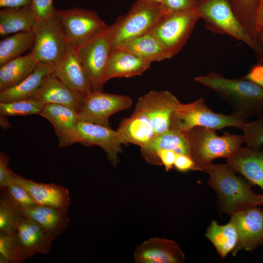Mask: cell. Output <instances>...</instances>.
<instances>
[{"label": "cell", "mask_w": 263, "mask_h": 263, "mask_svg": "<svg viewBox=\"0 0 263 263\" xmlns=\"http://www.w3.org/2000/svg\"><path fill=\"white\" fill-rule=\"evenodd\" d=\"M194 81L212 91L232 109L233 114L245 119L263 115V88L245 79L226 78L216 72L198 76Z\"/></svg>", "instance_id": "obj_1"}, {"label": "cell", "mask_w": 263, "mask_h": 263, "mask_svg": "<svg viewBox=\"0 0 263 263\" xmlns=\"http://www.w3.org/2000/svg\"><path fill=\"white\" fill-rule=\"evenodd\" d=\"M202 170L208 175V183L217 193L222 210L230 216L263 205L262 195L254 192L228 164L212 162L203 166Z\"/></svg>", "instance_id": "obj_2"}, {"label": "cell", "mask_w": 263, "mask_h": 263, "mask_svg": "<svg viewBox=\"0 0 263 263\" xmlns=\"http://www.w3.org/2000/svg\"><path fill=\"white\" fill-rule=\"evenodd\" d=\"M165 14L160 6L136 0L126 14L108 26L112 50L149 32Z\"/></svg>", "instance_id": "obj_3"}, {"label": "cell", "mask_w": 263, "mask_h": 263, "mask_svg": "<svg viewBox=\"0 0 263 263\" xmlns=\"http://www.w3.org/2000/svg\"><path fill=\"white\" fill-rule=\"evenodd\" d=\"M186 133L191 157L202 171L203 166L216 159H226L244 143L243 135L225 132L219 136L214 130L204 127H194Z\"/></svg>", "instance_id": "obj_4"}, {"label": "cell", "mask_w": 263, "mask_h": 263, "mask_svg": "<svg viewBox=\"0 0 263 263\" xmlns=\"http://www.w3.org/2000/svg\"><path fill=\"white\" fill-rule=\"evenodd\" d=\"M244 120L233 114L226 115L212 111L204 98L200 97L189 103H180L171 116L169 129L184 133L196 127L214 130L229 127L241 129Z\"/></svg>", "instance_id": "obj_5"}, {"label": "cell", "mask_w": 263, "mask_h": 263, "mask_svg": "<svg viewBox=\"0 0 263 263\" xmlns=\"http://www.w3.org/2000/svg\"><path fill=\"white\" fill-rule=\"evenodd\" d=\"M197 9L208 30L216 34L229 36L257 52L256 41L240 22L230 0H199Z\"/></svg>", "instance_id": "obj_6"}, {"label": "cell", "mask_w": 263, "mask_h": 263, "mask_svg": "<svg viewBox=\"0 0 263 263\" xmlns=\"http://www.w3.org/2000/svg\"><path fill=\"white\" fill-rule=\"evenodd\" d=\"M32 31L35 36L30 53L34 60L54 68L63 58L68 44L56 14L44 19L36 20Z\"/></svg>", "instance_id": "obj_7"}, {"label": "cell", "mask_w": 263, "mask_h": 263, "mask_svg": "<svg viewBox=\"0 0 263 263\" xmlns=\"http://www.w3.org/2000/svg\"><path fill=\"white\" fill-rule=\"evenodd\" d=\"M200 19L197 8L166 14L149 32L173 56L182 49Z\"/></svg>", "instance_id": "obj_8"}, {"label": "cell", "mask_w": 263, "mask_h": 263, "mask_svg": "<svg viewBox=\"0 0 263 263\" xmlns=\"http://www.w3.org/2000/svg\"><path fill=\"white\" fill-rule=\"evenodd\" d=\"M66 38L77 49L104 31L107 25L94 12L79 7L56 9Z\"/></svg>", "instance_id": "obj_9"}, {"label": "cell", "mask_w": 263, "mask_h": 263, "mask_svg": "<svg viewBox=\"0 0 263 263\" xmlns=\"http://www.w3.org/2000/svg\"><path fill=\"white\" fill-rule=\"evenodd\" d=\"M107 28L76 49L93 91H103L106 83L105 77L112 50Z\"/></svg>", "instance_id": "obj_10"}, {"label": "cell", "mask_w": 263, "mask_h": 263, "mask_svg": "<svg viewBox=\"0 0 263 263\" xmlns=\"http://www.w3.org/2000/svg\"><path fill=\"white\" fill-rule=\"evenodd\" d=\"M128 96L93 91L84 96L78 113L79 120L110 127V117L132 105Z\"/></svg>", "instance_id": "obj_11"}, {"label": "cell", "mask_w": 263, "mask_h": 263, "mask_svg": "<svg viewBox=\"0 0 263 263\" xmlns=\"http://www.w3.org/2000/svg\"><path fill=\"white\" fill-rule=\"evenodd\" d=\"M180 103L170 91H151L138 98L134 109L148 117L155 136L169 129L171 116Z\"/></svg>", "instance_id": "obj_12"}, {"label": "cell", "mask_w": 263, "mask_h": 263, "mask_svg": "<svg viewBox=\"0 0 263 263\" xmlns=\"http://www.w3.org/2000/svg\"><path fill=\"white\" fill-rule=\"evenodd\" d=\"M78 143L101 147L113 165L118 163L123 141L117 131L102 125L79 120L77 125Z\"/></svg>", "instance_id": "obj_13"}, {"label": "cell", "mask_w": 263, "mask_h": 263, "mask_svg": "<svg viewBox=\"0 0 263 263\" xmlns=\"http://www.w3.org/2000/svg\"><path fill=\"white\" fill-rule=\"evenodd\" d=\"M229 222L238 233V250L253 251L263 245V211L258 206L234 213Z\"/></svg>", "instance_id": "obj_14"}, {"label": "cell", "mask_w": 263, "mask_h": 263, "mask_svg": "<svg viewBox=\"0 0 263 263\" xmlns=\"http://www.w3.org/2000/svg\"><path fill=\"white\" fill-rule=\"evenodd\" d=\"M39 115L46 119L53 126L59 148H65L78 143V113L64 105L47 104Z\"/></svg>", "instance_id": "obj_15"}, {"label": "cell", "mask_w": 263, "mask_h": 263, "mask_svg": "<svg viewBox=\"0 0 263 263\" xmlns=\"http://www.w3.org/2000/svg\"><path fill=\"white\" fill-rule=\"evenodd\" d=\"M11 182L22 187L36 205L53 207L68 212L71 199L69 190L54 183L36 182L19 176L13 171Z\"/></svg>", "instance_id": "obj_16"}, {"label": "cell", "mask_w": 263, "mask_h": 263, "mask_svg": "<svg viewBox=\"0 0 263 263\" xmlns=\"http://www.w3.org/2000/svg\"><path fill=\"white\" fill-rule=\"evenodd\" d=\"M53 74L70 89L84 96L93 91L76 49L69 42L63 58Z\"/></svg>", "instance_id": "obj_17"}, {"label": "cell", "mask_w": 263, "mask_h": 263, "mask_svg": "<svg viewBox=\"0 0 263 263\" xmlns=\"http://www.w3.org/2000/svg\"><path fill=\"white\" fill-rule=\"evenodd\" d=\"M134 258L137 263H180L184 261L185 255L174 241L154 238L137 246Z\"/></svg>", "instance_id": "obj_18"}, {"label": "cell", "mask_w": 263, "mask_h": 263, "mask_svg": "<svg viewBox=\"0 0 263 263\" xmlns=\"http://www.w3.org/2000/svg\"><path fill=\"white\" fill-rule=\"evenodd\" d=\"M16 236L27 258L50 253L55 239L34 221L24 216L20 220Z\"/></svg>", "instance_id": "obj_19"}, {"label": "cell", "mask_w": 263, "mask_h": 263, "mask_svg": "<svg viewBox=\"0 0 263 263\" xmlns=\"http://www.w3.org/2000/svg\"><path fill=\"white\" fill-rule=\"evenodd\" d=\"M84 96L73 91L50 74L37 93L32 97L43 105L56 104L65 106L77 113L82 105Z\"/></svg>", "instance_id": "obj_20"}, {"label": "cell", "mask_w": 263, "mask_h": 263, "mask_svg": "<svg viewBox=\"0 0 263 263\" xmlns=\"http://www.w3.org/2000/svg\"><path fill=\"white\" fill-rule=\"evenodd\" d=\"M226 159L236 172L263 190V150L241 147Z\"/></svg>", "instance_id": "obj_21"}, {"label": "cell", "mask_w": 263, "mask_h": 263, "mask_svg": "<svg viewBox=\"0 0 263 263\" xmlns=\"http://www.w3.org/2000/svg\"><path fill=\"white\" fill-rule=\"evenodd\" d=\"M152 62L123 49L112 50L105 81L113 78L130 77L142 75Z\"/></svg>", "instance_id": "obj_22"}, {"label": "cell", "mask_w": 263, "mask_h": 263, "mask_svg": "<svg viewBox=\"0 0 263 263\" xmlns=\"http://www.w3.org/2000/svg\"><path fill=\"white\" fill-rule=\"evenodd\" d=\"M20 210L55 239L64 232L71 222L68 212L49 206L35 205Z\"/></svg>", "instance_id": "obj_23"}, {"label": "cell", "mask_w": 263, "mask_h": 263, "mask_svg": "<svg viewBox=\"0 0 263 263\" xmlns=\"http://www.w3.org/2000/svg\"><path fill=\"white\" fill-rule=\"evenodd\" d=\"M160 150L174 151L177 154L191 156L189 143L186 133L169 129L155 135L147 144L141 148L143 158L155 165V155Z\"/></svg>", "instance_id": "obj_24"}, {"label": "cell", "mask_w": 263, "mask_h": 263, "mask_svg": "<svg viewBox=\"0 0 263 263\" xmlns=\"http://www.w3.org/2000/svg\"><path fill=\"white\" fill-rule=\"evenodd\" d=\"M116 131L124 144L132 143L140 148L155 136L149 119L144 113L135 109L130 117L122 119Z\"/></svg>", "instance_id": "obj_25"}, {"label": "cell", "mask_w": 263, "mask_h": 263, "mask_svg": "<svg viewBox=\"0 0 263 263\" xmlns=\"http://www.w3.org/2000/svg\"><path fill=\"white\" fill-rule=\"evenodd\" d=\"M54 69L50 65L38 63L33 72L20 83L0 92V102L32 98Z\"/></svg>", "instance_id": "obj_26"}, {"label": "cell", "mask_w": 263, "mask_h": 263, "mask_svg": "<svg viewBox=\"0 0 263 263\" xmlns=\"http://www.w3.org/2000/svg\"><path fill=\"white\" fill-rule=\"evenodd\" d=\"M36 21L31 5L0 10V36L32 31Z\"/></svg>", "instance_id": "obj_27"}, {"label": "cell", "mask_w": 263, "mask_h": 263, "mask_svg": "<svg viewBox=\"0 0 263 263\" xmlns=\"http://www.w3.org/2000/svg\"><path fill=\"white\" fill-rule=\"evenodd\" d=\"M38 63L31 53L13 59L0 68V92L13 87L27 77Z\"/></svg>", "instance_id": "obj_28"}, {"label": "cell", "mask_w": 263, "mask_h": 263, "mask_svg": "<svg viewBox=\"0 0 263 263\" xmlns=\"http://www.w3.org/2000/svg\"><path fill=\"white\" fill-rule=\"evenodd\" d=\"M205 236L213 244L222 258L226 257L230 252L234 255L238 251V233L230 222L226 225H220L215 221H212Z\"/></svg>", "instance_id": "obj_29"}, {"label": "cell", "mask_w": 263, "mask_h": 263, "mask_svg": "<svg viewBox=\"0 0 263 263\" xmlns=\"http://www.w3.org/2000/svg\"><path fill=\"white\" fill-rule=\"evenodd\" d=\"M118 49L130 51L151 62L162 61L172 57L150 32L134 38Z\"/></svg>", "instance_id": "obj_30"}, {"label": "cell", "mask_w": 263, "mask_h": 263, "mask_svg": "<svg viewBox=\"0 0 263 263\" xmlns=\"http://www.w3.org/2000/svg\"><path fill=\"white\" fill-rule=\"evenodd\" d=\"M35 36L33 31L21 32L6 38L0 42V66L21 56L33 47Z\"/></svg>", "instance_id": "obj_31"}, {"label": "cell", "mask_w": 263, "mask_h": 263, "mask_svg": "<svg viewBox=\"0 0 263 263\" xmlns=\"http://www.w3.org/2000/svg\"><path fill=\"white\" fill-rule=\"evenodd\" d=\"M0 189V232L16 235L24 215L10 198L7 188Z\"/></svg>", "instance_id": "obj_32"}, {"label": "cell", "mask_w": 263, "mask_h": 263, "mask_svg": "<svg viewBox=\"0 0 263 263\" xmlns=\"http://www.w3.org/2000/svg\"><path fill=\"white\" fill-rule=\"evenodd\" d=\"M261 0H230L233 9L240 22L255 40L257 36L256 17Z\"/></svg>", "instance_id": "obj_33"}, {"label": "cell", "mask_w": 263, "mask_h": 263, "mask_svg": "<svg viewBox=\"0 0 263 263\" xmlns=\"http://www.w3.org/2000/svg\"><path fill=\"white\" fill-rule=\"evenodd\" d=\"M44 105L30 98L8 102H0L2 117L39 115Z\"/></svg>", "instance_id": "obj_34"}, {"label": "cell", "mask_w": 263, "mask_h": 263, "mask_svg": "<svg viewBox=\"0 0 263 263\" xmlns=\"http://www.w3.org/2000/svg\"><path fill=\"white\" fill-rule=\"evenodd\" d=\"M26 259L16 234L0 232V263H22Z\"/></svg>", "instance_id": "obj_35"}, {"label": "cell", "mask_w": 263, "mask_h": 263, "mask_svg": "<svg viewBox=\"0 0 263 263\" xmlns=\"http://www.w3.org/2000/svg\"><path fill=\"white\" fill-rule=\"evenodd\" d=\"M241 130L243 132L244 143L246 147L261 149L263 145V115L255 120L244 122Z\"/></svg>", "instance_id": "obj_36"}, {"label": "cell", "mask_w": 263, "mask_h": 263, "mask_svg": "<svg viewBox=\"0 0 263 263\" xmlns=\"http://www.w3.org/2000/svg\"><path fill=\"white\" fill-rule=\"evenodd\" d=\"M7 189L10 198L19 209L36 205L30 195L20 185L11 182Z\"/></svg>", "instance_id": "obj_37"}, {"label": "cell", "mask_w": 263, "mask_h": 263, "mask_svg": "<svg viewBox=\"0 0 263 263\" xmlns=\"http://www.w3.org/2000/svg\"><path fill=\"white\" fill-rule=\"evenodd\" d=\"M199 0H164L161 6L165 14L197 8Z\"/></svg>", "instance_id": "obj_38"}, {"label": "cell", "mask_w": 263, "mask_h": 263, "mask_svg": "<svg viewBox=\"0 0 263 263\" xmlns=\"http://www.w3.org/2000/svg\"><path fill=\"white\" fill-rule=\"evenodd\" d=\"M31 6L36 20L46 19L56 14L53 0H32Z\"/></svg>", "instance_id": "obj_39"}, {"label": "cell", "mask_w": 263, "mask_h": 263, "mask_svg": "<svg viewBox=\"0 0 263 263\" xmlns=\"http://www.w3.org/2000/svg\"><path fill=\"white\" fill-rule=\"evenodd\" d=\"M9 158L7 154L0 153V188H6L11 183L13 171L9 168Z\"/></svg>", "instance_id": "obj_40"}, {"label": "cell", "mask_w": 263, "mask_h": 263, "mask_svg": "<svg viewBox=\"0 0 263 263\" xmlns=\"http://www.w3.org/2000/svg\"><path fill=\"white\" fill-rule=\"evenodd\" d=\"M177 154L174 151L160 150L155 155V165H163L167 171L170 170L173 167Z\"/></svg>", "instance_id": "obj_41"}, {"label": "cell", "mask_w": 263, "mask_h": 263, "mask_svg": "<svg viewBox=\"0 0 263 263\" xmlns=\"http://www.w3.org/2000/svg\"><path fill=\"white\" fill-rule=\"evenodd\" d=\"M174 167L181 172L189 170H201L191 156L184 154H177Z\"/></svg>", "instance_id": "obj_42"}, {"label": "cell", "mask_w": 263, "mask_h": 263, "mask_svg": "<svg viewBox=\"0 0 263 263\" xmlns=\"http://www.w3.org/2000/svg\"><path fill=\"white\" fill-rule=\"evenodd\" d=\"M241 78L250 80L263 88V63L254 66L246 75Z\"/></svg>", "instance_id": "obj_43"}, {"label": "cell", "mask_w": 263, "mask_h": 263, "mask_svg": "<svg viewBox=\"0 0 263 263\" xmlns=\"http://www.w3.org/2000/svg\"><path fill=\"white\" fill-rule=\"evenodd\" d=\"M32 0H0V7L5 8H20L31 4Z\"/></svg>", "instance_id": "obj_44"}, {"label": "cell", "mask_w": 263, "mask_h": 263, "mask_svg": "<svg viewBox=\"0 0 263 263\" xmlns=\"http://www.w3.org/2000/svg\"><path fill=\"white\" fill-rule=\"evenodd\" d=\"M256 29L257 35L259 32L263 30V0H260L257 9L256 17Z\"/></svg>", "instance_id": "obj_45"}, {"label": "cell", "mask_w": 263, "mask_h": 263, "mask_svg": "<svg viewBox=\"0 0 263 263\" xmlns=\"http://www.w3.org/2000/svg\"><path fill=\"white\" fill-rule=\"evenodd\" d=\"M256 41L258 46L257 53L258 54L262 60H263V30L258 33Z\"/></svg>", "instance_id": "obj_46"}, {"label": "cell", "mask_w": 263, "mask_h": 263, "mask_svg": "<svg viewBox=\"0 0 263 263\" xmlns=\"http://www.w3.org/2000/svg\"><path fill=\"white\" fill-rule=\"evenodd\" d=\"M144 2L145 3H147L148 4L159 6L161 7L163 3L164 2V0H138Z\"/></svg>", "instance_id": "obj_47"}, {"label": "cell", "mask_w": 263, "mask_h": 263, "mask_svg": "<svg viewBox=\"0 0 263 263\" xmlns=\"http://www.w3.org/2000/svg\"><path fill=\"white\" fill-rule=\"evenodd\" d=\"M262 201H263V195H262Z\"/></svg>", "instance_id": "obj_48"}]
</instances>
